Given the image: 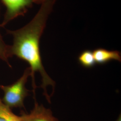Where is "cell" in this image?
Segmentation results:
<instances>
[{"mask_svg":"<svg viewBox=\"0 0 121 121\" xmlns=\"http://www.w3.org/2000/svg\"><path fill=\"white\" fill-rule=\"evenodd\" d=\"M56 0H44L38 11L29 23L17 30H7V32L13 37V44L10 45L11 56H17L25 61L30 65L34 95L37 87L35 83V73L40 74L42 81L40 87L43 89V95L49 103L51 101L50 96L48 94L47 87L52 86L53 94L55 82L48 75L43 66L40 55L39 42L48 17Z\"/></svg>","mask_w":121,"mask_h":121,"instance_id":"6da1fadb","label":"cell"},{"mask_svg":"<svg viewBox=\"0 0 121 121\" xmlns=\"http://www.w3.org/2000/svg\"><path fill=\"white\" fill-rule=\"evenodd\" d=\"M30 74L29 67L24 70L22 76L13 84L6 86L0 85V88L4 92L2 101L9 108L24 107V99L29 95V90L26 89V84Z\"/></svg>","mask_w":121,"mask_h":121,"instance_id":"7a4b0ae2","label":"cell"},{"mask_svg":"<svg viewBox=\"0 0 121 121\" xmlns=\"http://www.w3.org/2000/svg\"><path fill=\"white\" fill-rule=\"evenodd\" d=\"M6 7L4 19L0 24L4 27L14 18L23 15L34 3V0H0Z\"/></svg>","mask_w":121,"mask_h":121,"instance_id":"3957f363","label":"cell"},{"mask_svg":"<svg viewBox=\"0 0 121 121\" xmlns=\"http://www.w3.org/2000/svg\"><path fill=\"white\" fill-rule=\"evenodd\" d=\"M22 121H59L52 115L50 109L39 104L35 98V105L30 113L22 111L19 116Z\"/></svg>","mask_w":121,"mask_h":121,"instance_id":"277c9868","label":"cell"},{"mask_svg":"<svg viewBox=\"0 0 121 121\" xmlns=\"http://www.w3.org/2000/svg\"><path fill=\"white\" fill-rule=\"evenodd\" d=\"M95 63L103 65L112 60L121 62L120 52L117 50H108L102 48H98L93 52Z\"/></svg>","mask_w":121,"mask_h":121,"instance_id":"5b68a950","label":"cell"},{"mask_svg":"<svg viewBox=\"0 0 121 121\" xmlns=\"http://www.w3.org/2000/svg\"><path fill=\"white\" fill-rule=\"evenodd\" d=\"M78 60L80 65L87 68L93 67L96 63L93 52L90 50L82 51L78 57Z\"/></svg>","mask_w":121,"mask_h":121,"instance_id":"8992f818","label":"cell"},{"mask_svg":"<svg viewBox=\"0 0 121 121\" xmlns=\"http://www.w3.org/2000/svg\"><path fill=\"white\" fill-rule=\"evenodd\" d=\"M0 118L5 121H22L19 116L15 115L9 108L3 102L0 98Z\"/></svg>","mask_w":121,"mask_h":121,"instance_id":"52a82bcc","label":"cell"},{"mask_svg":"<svg viewBox=\"0 0 121 121\" xmlns=\"http://www.w3.org/2000/svg\"><path fill=\"white\" fill-rule=\"evenodd\" d=\"M11 57L12 56L10 52V45L5 43L0 31V60L4 62L9 67H11V65L9 61V58Z\"/></svg>","mask_w":121,"mask_h":121,"instance_id":"ba28073f","label":"cell"},{"mask_svg":"<svg viewBox=\"0 0 121 121\" xmlns=\"http://www.w3.org/2000/svg\"><path fill=\"white\" fill-rule=\"evenodd\" d=\"M43 1L44 0H34V3L41 4Z\"/></svg>","mask_w":121,"mask_h":121,"instance_id":"9c48e42d","label":"cell"},{"mask_svg":"<svg viewBox=\"0 0 121 121\" xmlns=\"http://www.w3.org/2000/svg\"><path fill=\"white\" fill-rule=\"evenodd\" d=\"M115 121H121V114H120V115L118 116V118H117V120H116Z\"/></svg>","mask_w":121,"mask_h":121,"instance_id":"30bf717a","label":"cell"},{"mask_svg":"<svg viewBox=\"0 0 121 121\" xmlns=\"http://www.w3.org/2000/svg\"><path fill=\"white\" fill-rule=\"evenodd\" d=\"M0 121H5V120H4V119H3L2 118H0Z\"/></svg>","mask_w":121,"mask_h":121,"instance_id":"8fae6325","label":"cell"}]
</instances>
